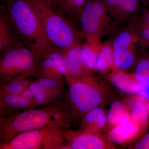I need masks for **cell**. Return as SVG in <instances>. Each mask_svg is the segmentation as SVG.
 Masks as SVG:
<instances>
[{
  "instance_id": "cell-1",
  "label": "cell",
  "mask_w": 149,
  "mask_h": 149,
  "mask_svg": "<svg viewBox=\"0 0 149 149\" xmlns=\"http://www.w3.org/2000/svg\"><path fill=\"white\" fill-rule=\"evenodd\" d=\"M1 10L10 19L22 42L40 61L58 51L47 37L29 0H7Z\"/></svg>"
},
{
  "instance_id": "cell-2",
  "label": "cell",
  "mask_w": 149,
  "mask_h": 149,
  "mask_svg": "<svg viewBox=\"0 0 149 149\" xmlns=\"http://www.w3.org/2000/svg\"><path fill=\"white\" fill-rule=\"evenodd\" d=\"M73 121L61 101L0 117V145L21 133L50 125L69 129Z\"/></svg>"
},
{
  "instance_id": "cell-3",
  "label": "cell",
  "mask_w": 149,
  "mask_h": 149,
  "mask_svg": "<svg viewBox=\"0 0 149 149\" xmlns=\"http://www.w3.org/2000/svg\"><path fill=\"white\" fill-rule=\"evenodd\" d=\"M47 37L56 49L65 55L80 47L84 37L58 10L46 0H29Z\"/></svg>"
},
{
  "instance_id": "cell-4",
  "label": "cell",
  "mask_w": 149,
  "mask_h": 149,
  "mask_svg": "<svg viewBox=\"0 0 149 149\" xmlns=\"http://www.w3.org/2000/svg\"><path fill=\"white\" fill-rule=\"evenodd\" d=\"M65 80L67 89L61 101L73 122L101 104L103 100L101 90L84 70L78 74L68 70Z\"/></svg>"
},
{
  "instance_id": "cell-5",
  "label": "cell",
  "mask_w": 149,
  "mask_h": 149,
  "mask_svg": "<svg viewBox=\"0 0 149 149\" xmlns=\"http://www.w3.org/2000/svg\"><path fill=\"white\" fill-rule=\"evenodd\" d=\"M81 32L87 44L99 50L106 35L117 31L104 0H88L80 20Z\"/></svg>"
},
{
  "instance_id": "cell-6",
  "label": "cell",
  "mask_w": 149,
  "mask_h": 149,
  "mask_svg": "<svg viewBox=\"0 0 149 149\" xmlns=\"http://www.w3.org/2000/svg\"><path fill=\"white\" fill-rule=\"evenodd\" d=\"M40 61L20 43L0 53V83L21 77H35Z\"/></svg>"
},
{
  "instance_id": "cell-7",
  "label": "cell",
  "mask_w": 149,
  "mask_h": 149,
  "mask_svg": "<svg viewBox=\"0 0 149 149\" xmlns=\"http://www.w3.org/2000/svg\"><path fill=\"white\" fill-rule=\"evenodd\" d=\"M66 128L50 125L21 133L1 149H70L65 143L64 133Z\"/></svg>"
},
{
  "instance_id": "cell-8",
  "label": "cell",
  "mask_w": 149,
  "mask_h": 149,
  "mask_svg": "<svg viewBox=\"0 0 149 149\" xmlns=\"http://www.w3.org/2000/svg\"><path fill=\"white\" fill-rule=\"evenodd\" d=\"M135 23L121 28L113 35L111 44L113 64L120 70H126L132 66L136 61V52L140 49Z\"/></svg>"
},
{
  "instance_id": "cell-9",
  "label": "cell",
  "mask_w": 149,
  "mask_h": 149,
  "mask_svg": "<svg viewBox=\"0 0 149 149\" xmlns=\"http://www.w3.org/2000/svg\"><path fill=\"white\" fill-rule=\"evenodd\" d=\"M104 1L118 30L135 23L141 16L143 6L141 0Z\"/></svg>"
},
{
  "instance_id": "cell-10",
  "label": "cell",
  "mask_w": 149,
  "mask_h": 149,
  "mask_svg": "<svg viewBox=\"0 0 149 149\" xmlns=\"http://www.w3.org/2000/svg\"><path fill=\"white\" fill-rule=\"evenodd\" d=\"M64 137L65 143L70 149H103L112 148L97 132L66 129Z\"/></svg>"
},
{
  "instance_id": "cell-11",
  "label": "cell",
  "mask_w": 149,
  "mask_h": 149,
  "mask_svg": "<svg viewBox=\"0 0 149 149\" xmlns=\"http://www.w3.org/2000/svg\"><path fill=\"white\" fill-rule=\"evenodd\" d=\"M67 56L57 51L39 62L35 77L64 79L68 70Z\"/></svg>"
},
{
  "instance_id": "cell-12",
  "label": "cell",
  "mask_w": 149,
  "mask_h": 149,
  "mask_svg": "<svg viewBox=\"0 0 149 149\" xmlns=\"http://www.w3.org/2000/svg\"><path fill=\"white\" fill-rule=\"evenodd\" d=\"M35 108L37 107L33 101L21 95H0V117Z\"/></svg>"
},
{
  "instance_id": "cell-13",
  "label": "cell",
  "mask_w": 149,
  "mask_h": 149,
  "mask_svg": "<svg viewBox=\"0 0 149 149\" xmlns=\"http://www.w3.org/2000/svg\"><path fill=\"white\" fill-rule=\"evenodd\" d=\"M22 43L10 19L0 10V53Z\"/></svg>"
},
{
  "instance_id": "cell-14",
  "label": "cell",
  "mask_w": 149,
  "mask_h": 149,
  "mask_svg": "<svg viewBox=\"0 0 149 149\" xmlns=\"http://www.w3.org/2000/svg\"><path fill=\"white\" fill-rule=\"evenodd\" d=\"M87 1L88 0H64L61 12L65 18L80 32L81 15Z\"/></svg>"
},
{
  "instance_id": "cell-15",
  "label": "cell",
  "mask_w": 149,
  "mask_h": 149,
  "mask_svg": "<svg viewBox=\"0 0 149 149\" xmlns=\"http://www.w3.org/2000/svg\"><path fill=\"white\" fill-rule=\"evenodd\" d=\"M140 127L138 123L130 121L120 123L110 131L109 140L114 143H123L135 137L140 131Z\"/></svg>"
},
{
  "instance_id": "cell-16",
  "label": "cell",
  "mask_w": 149,
  "mask_h": 149,
  "mask_svg": "<svg viewBox=\"0 0 149 149\" xmlns=\"http://www.w3.org/2000/svg\"><path fill=\"white\" fill-rule=\"evenodd\" d=\"M81 125L83 130L97 132L104 128L107 121L104 110L97 107L83 116Z\"/></svg>"
},
{
  "instance_id": "cell-17",
  "label": "cell",
  "mask_w": 149,
  "mask_h": 149,
  "mask_svg": "<svg viewBox=\"0 0 149 149\" xmlns=\"http://www.w3.org/2000/svg\"><path fill=\"white\" fill-rule=\"evenodd\" d=\"M37 80L41 84L53 102L61 100L65 95V80L38 77Z\"/></svg>"
},
{
  "instance_id": "cell-18",
  "label": "cell",
  "mask_w": 149,
  "mask_h": 149,
  "mask_svg": "<svg viewBox=\"0 0 149 149\" xmlns=\"http://www.w3.org/2000/svg\"><path fill=\"white\" fill-rule=\"evenodd\" d=\"M130 118L127 109L119 101H115L112 104L107 115V121L115 126L129 121Z\"/></svg>"
},
{
  "instance_id": "cell-19",
  "label": "cell",
  "mask_w": 149,
  "mask_h": 149,
  "mask_svg": "<svg viewBox=\"0 0 149 149\" xmlns=\"http://www.w3.org/2000/svg\"><path fill=\"white\" fill-rule=\"evenodd\" d=\"M111 80L118 89L125 93H139L141 87L140 84L123 72L120 71L114 72L112 74Z\"/></svg>"
},
{
  "instance_id": "cell-20",
  "label": "cell",
  "mask_w": 149,
  "mask_h": 149,
  "mask_svg": "<svg viewBox=\"0 0 149 149\" xmlns=\"http://www.w3.org/2000/svg\"><path fill=\"white\" fill-rule=\"evenodd\" d=\"M129 115L134 122L139 125H145L148 123L149 110L146 105L141 100H132L129 104Z\"/></svg>"
},
{
  "instance_id": "cell-21",
  "label": "cell",
  "mask_w": 149,
  "mask_h": 149,
  "mask_svg": "<svg viewBox=\"0 0 149 149\" xmlns=\"http://www.w3.org/2000/svg\"><path fill=\"white\" fill-rule=\"evenodd\" d=\"M27 89L31 94L36 107H40L54 103L37 79L29 80Z\"/></svg>"
},
{
  "instance_id": "cell-22",
  "label": "cell",
  "mask_w": 149,
  "mask_h": 149,
  "mask_svg": "<svg viewBox=\"0 0 149 149\" xmlns=\"http://www.w3.org/2000/svg\"><path fill=\"white\" fill-rule=\"evenodd\" d=\"M29 77H21L0 83V95H20L27 88Z\"/></svg>"
},
{
  "instance_id": "cell-23",
  "label": "cell",
  "mask_w": 149,
  "mask_h": 149,
  "mask_svg": "<svg viewBox=\"0 0 149 149\" xmlns=\"http://www.w3.org/2000/svg\"><path fill=\"white\" fill-rule=\"evenodd\" d=\"M113 64V50L111 44L101 46L98 52L93 68L98 71H104Z\"/></svg>"
},
{
  "instance_id": "cell-24",
  "label": "cell",
  "mask_w": 149,
  "mask_h": 149,
  "mask_svg": "<svg viewBox=\"0 0 149 149\" xmlns=\"http://www.w3.org/2000/svg\"><path fill=\"white\" fill-rule=\"evenodd\" d=\"M135 28L141 50L149 48V25L139 18L135 24Z\"/></svg>"
},
{
  "instance_id": "cell-25",
  "label": "cell",
  "mask_w": 149,
  "mask_h": 149,
  "mask_svg": "<svg viewBox=\"0 0 149 149\" xmlns=\"http://www.w3.org/2000/svg\"><path fill=\"white\" fill-rule=\"evenodd\" d=\"M134 77L135 80L140 85H149V59H143L139 62Z\"/></svg>"
},
{
  "instance_id": "cell-26",
  "label": "cell",
  "mask_w": 149,
  "mask_h": 149,
  "mask_svg": "<svg viewBox=\"0 0 149 149\" xmlns=\"http://www.w3.org/2000/svg\"><path fill=\"white\" fill-rule=\"evenodd\" d=\"M80 52L84 65L88 69H93L97 56L96 49L87 44L81 47Z\"/></svg>"
},
{
  "instance_id": "cell-27",
  "label": "cell",
  "mask_w": 149,
  "mask_h": 149,
  "mask_svg": "<svg viewBox=\"0 0 149 149\" xmlns=\"http://www.w3.org/2000/svg\"><path fill=\"white\" fill-rule=\"evenodd\" d=\"M136 149H149V132L143 137L134 146Z\"/></svg>"
},
{
  "instance_id": "cell-28",
  "label": "cell",
  "mask_w": 149,
  "mask_h": 149,
  "mask_svg": "<svg viewBox=\"0 0 149 149\" xmlns=\"http://www.w3.org/2000/svg\"><path fill=\"white\" fill-rule=\"evenodd\" d=\"M140 85L141 87L138 94L142 97L149 100V85Z\"/></svg>"
},
{
  "instance_id": "cell-29",
  "label": "cell",
  "mask_w": 149,
  "mask_h": 149,
  "mask_svg": "<svg viewBox=\"0 0 149 149\" xmlns=\"http://www.w3.org/2000/svg\"><path fill=\"white\" fill-rule=\"evenodd\" d=\"M61 13L64 0H46Z\"/></svg>"
},
{
  "instance_id": "cell-30",
  "label": "cell",
  "mask_w": 149,
  "mask_h": 149,
  "mask_svg": "<svg viewBox=\"0 0 149 149\" xmlns=\"http://www.w3.org/2000/svg\"><path fill=\"white\" fill-rule=\"evenodd\" d=\"M140 18L146 22L149 25V8L143 7L142 14Z\"/></svg>"
},
{
  "instance_id": "cell-31",
  "label": "cell",
  "mask_w": 149,
  "mask_h": 149,
  "mask_svg": "<svg viewBox=\"0 0 149 149\" xmlns=\"http://www.w3.org/2000/svg\"><path fill=\"white\" fill-rule=\"evenodd\" d=\"M142 6L143 7L149 8V0H141Z\"/></svg>"
},
{
  "instance_id": "cell-32",
  "label": "cell",
  "mask_w": 149,
  "mask_h": 149,
  "mask_svg": "<svg viewBox=\"0 0 149 149\" xmlns=\"http://www.w3.org/2000/svg\"><path fill=\"white\" fill-rule=\"evenodd\" d=\"M146 106H147V108H148V110L149 111V103H148L146 105Z\"/></svg>"
},
{
  "instance_id": "cell-33",
  "label": "cell",
  "mask_w": 149,
  "mask_h": 149,
  "mask_svg": "<svg viewBox=\"0 0 149 149\" xmlns=\"http://www.w3.org/2000/svg\"><path fill=\"white\" fill-rule=\"evenodd\" d=\"M6 1H7V0H1V3L3 2Z\"/></svg>"
}]
</instances>
